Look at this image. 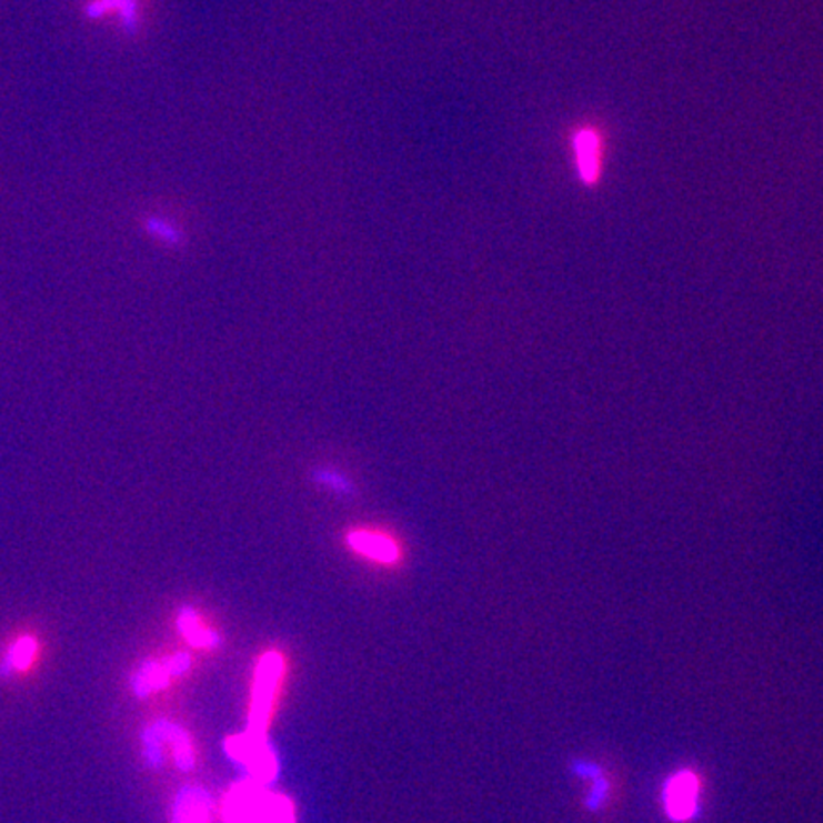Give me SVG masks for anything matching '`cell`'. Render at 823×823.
Listing matches in <instances>:
<instances>
[{
  "label": "cell",
  "mask_w": 823,
  "mask_h": 823,
  "mask_svg": "<svg viewBox=\"0 0 823 823\" xmlns=\"http://www.w3.org/2000/svg\"><path fill=\"white\" fill-rule=\"evenodd\" d=\"M178 623H180L181 633L194 646H199V649H214L215 644H218V635L202 628L201 620H199L193 609L181 610Z\"/></svg>",
  "instance_id": "cell-11"
},
{
  "label": "cell",
  "mask_w": 823,
  "mask_h": 823,
  "mask_svg": "<svg viewBox=\"0 0 823 823\" xmlns=\"http://www.w3.org/2000/svg\"><path fill=\"white\" fill-rule=\"evenodd\" d=\"M576 772L578 776L588 777V780L593 782V790H591L588 806H590V810H599V806L606 799V793H609V783L601 776V770L596 769L595 764L580 761V763H576Z\"/></svg>",
  "instance_id": "cell-12"
},
{
  "label": "cell",
  "mask_w": 823,
  "mask_h": 823,
  "mask_svg": "<svg viewBox=\"0 0 823 823\" xmlns=\"http://www.w3.org/2000/svg\"><path fill=\"white\" fill-rule=\"evenodd\" d=\"M37 656V641L33 636H23L10 650V662L16 670H28Z\"/></svg>",
  "instance_id": "cell-14"
},
{
  "label": "cell",
  "mask_w": 823,
  "mask_h": 823,
  "mask_svg": "<svg viewBox=\"0 0 823 823\" xmlns=\"http://www.w3.org/2000/svg\"><path fill=\"white\" fill-rule=\"evenodd\" d=\"M82 18L92 23H111L121 33L136 37L149 14V0H82Z\"/></svg>",
  "instance_id": "cell-2"
},
{
  "label": "cell",
  "mask_w": 823,
  "mask_h": 823,
  "mask_svg": "<svg viewBox=\"0 0 823 823\" xmlns=\"http://www.w3.org/2000/svg\"><path fill=\"white\" fill-rule=\"evenodd\" d=\"M210 796L199 787H188L178 796L174 806V823H208Z\"/></svg>",
  "instance_id": "cell-8"
},
{
  "label": "cell",
  "mask_w": 823,
  "mask_h": 823,
  "mask_svg": "<svg viewBox=\"0 0 823 823\" xmlns=\"http://www.w3.org/2000/svg\"><path fill=\"white\" fill-rule=\"evenodd\" d=\"M189 665H191V660H189L188 654H175L172 660H168L167 662L170 675H181V673H185V671L189 670Z\"/></svg>",
  "instance_id": "cell-16"
},
{
  "label": "cell",
  "mask_w": 823,
  "mask_h": 823,
  "mask_svg": "<svg viewBox=\"0 0 823 823\" xmlns=\"http://www.w3.org/2000/svg\"><path fill=\"white\" fill-rule=\"evenodd\" d=\"M228 753L234 761L247 766L255 782H268L277 774V761L273 751L269 750L265 736L247 732L242 736L231 737L228 742Z\"/></svg>",
  "instance_id": "cell-4"
},
{
  "label": "cell",
  "mask_w": 823,
  "mask_h": 823,
  "mask_svg": "<svg viewBox=\"0 0 823 823\" xmlns=\"http://www.w3.org/2000/svg\"><path fill=\"white\" fill-rule=\"evenodd\" d=\"M663 806L673 822H689L700 806V780L690 770H681L663 787Z\"/></svg>",
  "instance_id": "cell-5"
},
{
  "label": "cell",
  "mask_w": 823,
  "mask_h": 823,
  "mask_svg": "<svg viewBox=\"0 0 823 823\" xmlns=\"http://www.w3.org/2000/svg\"><path fill=\"white\" fill-rule=\"evenodd\" d=\"M228 823H294L289 799L269 793L258 782L234 785L225 801Z\"/></svg>",
  "instance_id": "cell-1"
},
{
  "label": "cell",
  "mask_w": 823,
  "mask_h": 823,
  "mask_svg": "<svg viewBox=\"0 0 823 823\" xmlns=\"http://www.w3.org/2000/svg\"><path fill=\"white\" fill-rule=\"evenodd\" d=\"M145 228H148L149 233H153L154 237H159V239L168 242V244H178V242H181V234L172 225H168V223L159 221L157 218H151L145 223Z\"/></svg>",
  "instance_id": "cell-15"
},
{
  "label": "cell",
  "mask_w": 823,
  "mask_h": 823,
  "mask_svg": "<svg viewBox=\"0 0 823 823\" xmlns=\"http://www.w3.org/2000/svg\"><path fill=\"white\" fill-rule=\"evenodd\" d=\"M282 675V658L279 654H268L263 658L255 673L254 694H252V707H250V734L265 736L269 715L273 710L274 692Z\"/></svg>",
  "instance_id": "cell-3"
},
{
  "label": "cell",
  "mask_w": 823,
  "mask_h": 823,
  "mask_svg": "<svg viewBox=\"0 0 823 823\" xmlns=\"http://www.w3.org/2000/svg\"><path fill=\"white\" fill-rule=\"evenodd\" d=\"M145 751H148L149 761L153 764L161 763V745L168 743L172 747V755L174 761L181 770L193 769L194 753L191 750V742H189L188 734L183 730L178 729L175 724L167 723V721H159L153 726H149L145 730Z\"/></svg>",
  "instance_id": "cell-6"
},
{
  "label": "cell",
  "mask_w": 823,
  "mask_h": 823,
  "mask_svg": "<svg viewBox=\"0 0 823 823\" xmlns=\"http://www.w3.org/2000/svg\"><path fill=\"white\" fill-rule=\"evenodd\" d=\"M576 153L582 180L593 185L601 174V148L595 132L583 130L576 136Z\"/></svg>",
  "instance_id": "cell-9"
},
{
  "label": "cell",
  "mask_w": 823,
  "mask_h": 823,
  "mask_svg": "<svg viewBox=\"0 0 823 823\" xmlns=\"http://www.w3.org/2000/svg\"><path fill=\"white\" fill-rule=\"evenodd\" d=\"M170 676L172 675L168 671L167 663L148 662L136 673L134 679H132V686H134L138 696L145 697L154 690L167 686Z\"/></svg>",
  "instance_id": "cell-10"
},
{
  "label": "cell",
  "mask_w": 823,
  "mask_h": 823,
  "mask_svg": "<svg viewBox=\"0 0 823 823\" xmlns=\"http://www.w3.org/2000/svg\"><path fill=\"white\" fill-rule=\"evenodd\" d=\"M348 543L353 551L369 556L378 563L393 564L399 561V555H401L399 545L389 535L380 534V532L353 530V532H349Z\"/></svg>",
  "instance_id": "cell-7"
},
{
  "label": "cell",
  "mask_w": 823,
  "mask_h": 823,
  "mask_svg": "<svg viewBox=\"0 0 823 823\" xmlns=\"http://www.w3.org/2000/svg\"><path fill=\"white\" fill-rule=\"evenodd\" d=\"M313 479H315L317 484H321L324 489L332 490V492L338 495H345V498H348V495L355 492L353 482L349 481L348 476L340 473V471H334V469H315Z\"/></svg>",
  "instance_id": "cell-13"
}]
</instances>
